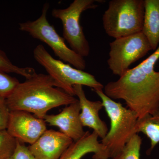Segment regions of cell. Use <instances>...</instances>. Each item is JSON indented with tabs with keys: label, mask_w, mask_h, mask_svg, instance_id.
Masks as SVG:
<instances>
[{
	"label": "cell",
	"mask_w": 159,
	"mask_h": 159,
	"mask_svg": "<svg viewBox=\"0 0 159 159\" xmlns=\"http://www.w3.org/2000/svg\"><path fill=\"white\" fill-rule=\"evenodd\" d=\"M19 83L16 77L0 72V99H6Z\"/></svg>",
	"instance_id": "d6986e66"
},
{
	"label": "cell",
	"mask_w": 159,
	"mask_h": 159,
	"mask_svg": "<svg viewBox=\"0 0 159 159\" xmlns=\"http://www.w3.org/2000/svg\"><path fill=\"white\" fill-rule=\"evenodd\" d=\"M159 46L146 59L129 69L116 81L108 83L104 93L112 99L124 100L138 120L154 112L159 105Z\"/></svg>",
	"instance_id": "6da1fadb"
},
{
	"label": "cell",
	"mask_w": 159,
	"mask_h": 159,
	"mask_svg": "<svg viewBox=\"0 0 159 159\" xmlns=\"http://www.w3.org/2000/svg\"><path fill=\"white\" fill-rule=\"evenodd\" d=\"M49 6L47 3L44 5L42 13L35 20L20 23V30L45 43L55 55L64 62L68 63L75 68L82 70H85L86 64L84 58L67 46L65 40L60 36L54 26L51 25L47 19Z\"/></svg>",
	"instance_id": "8992f818"
},
{
	"label": "cell",
	"mask_w": 159,
	"mask_h": 159,
	"mask_svg": "<svg viewBox=\"0 0 159 159\" xmlns=\"http://www.w3.org/2000/svg\"><path fill=\"white\" fill-rule=\"evenodd\" d=\"M10 114L6 99H0V130L7 129Z\"/></svg>",
	"instance_id": "44dd1931"
},
{
	"label": "cell",
	"mask_w": 159,
	"mask_h": 159,
	"mask_svg": "<svg viewBox=\"0 0 159 159\" xmlns=\"http://www.w3.org/2000/svg\"><path fill=\"white\" fill-rule=\"evenodd\" d=\"M73 142L61 132L47 129L28 148L34 159H59Z\"/></svg>",
	"instance_id": "30bf717a"
},
{
	"label": "cell",
	"mask_w": 159,
	"mask_h": 159,
	"mask_svg": "<svg viewBox=\"0 0 159 159\" xmlns=\"http://www.w3.org/2000/svg\"><path fill=\"white\" fill-rule=\"evenodd\" d=\"M48 74L34 73L19 83L6 99L10 111H24L43 119L50 110L78 101L74 96L59 89Z\"/></svg>",
	"instance_id": "7a4b0ae2"
},
{
	"label": "cell",
	"mask_w": 159,
	"mask_h": 159,
	"mask_svg": "<svg viewBox=\"0 0 159 159\" xmlns=\"http://www.w3.org/2000/svg\"><path fill=\"white\" fill-rule=\"evenodd\" d=\"M144 0H111L102 15L103 29L115 39L142 32Z\"/></svg>",
	"instance_id": "277c9868"
},
{
	"label": "cell",
	"mask_w": 159,
	"mask_h": 159,
	"mask_svg": "<svg viewBox=\"0 0 159 159\" xmlns=\"http://www.w3.org/2000/svg\"><path fill=\"white\" fill-rule=\"evenodd\" d=\"M142 140L138 134L133 136L130 140L112 159H140Z\"/></svg>",
	"instance_id": "e0dca14e"
},
{
	"label": "cell",
	"mask_w": 159,
	"mask_h": 159,
	"mask_svg": "<svg viewBox=\"0 0 159 159\" xmlns=\"http://www.w3.org/2000/svg\"><path fill=\"white\" fill-rule=\"evenodd\" d=\"M80 107L79 100L66 106L60 113L47 115L44 118L51 126L58 127L61 132L70 138L74 142L82 139L86 132L80 119Z\"/></svg>",
	"instance_id": "8fae6325"
},
{
	"label": "cell",
	"mask_w": 159,
	"mask_h": 159,
	"mask_svg": "<svg viewBox=\"0 0 159 159\" xmlns=\"http://www.w3.org/2000/svg\"><path fill=\"white\" fill-rule=\"evenodd\" d=\"M152 50L142 32L114 40L110 43L107 60L109 68L119 77L129 70L134 63Z\"/></svg>",
	"instance_id": "ba28073f"
},
{
	"label": "cell",
	"mask_w": 159,
	"mask_h": 159,
	"mask_svg": "<svg viewBox=\"0 0 159 159\" xmlns=\"http://www.w3.org/2000/svg\"><path fill=\"white\" fill-rule=\"evenodd\" d=\"M33 55L37 62L44 68L48 74L55 80L57 88L71 96H75L73 87L75 85L86 86L93 91L104 88V86L93 75L55 59L43 45L35 47Z\"/></svg>",
	"instance_id": "5b68a950"
},
{
	"label": "cell",
	"mask_w": 159,
	"mask_h": 159,
	"mask_svg": "<svg viewBox=\"0 0 159 159\" xmlns=\"http://www.w3.org/2000/svg\"><path fill=\"white\" fill-rule=\"evenodd\" d=\"M94 91L101 99L110 120L111 128L100 142L102 151L98 154L93 155V158L112 159L123 149L133 136L137 134L135 128L138 118L133 111L107 97L102 90Z\"/></svg>",
	"instance_id": "3957f363"
},
{
	"label": "cell",
	"mask_w": 159,
	"mask_h": 159,
	"mask_svg": "<svg viewBox=\"0 0 159 159\" xmlns=\"http://www.w3.org/2000/svg\"><path fill=\"white\" fill-rule=\"evenodd\" d=\"M73 87L80 105V116L83 126L92 129L99 138L103 139L108 133V128L99 117V111L103 108L102 101L88 99L82 85H75Z\"/></svg>",
	"instance_id": "7c38bea8"
},
{
	"label": "cell",
	"mask_w": 159,
	"mask_h": 159,
	"mask_svg": "<svg viewBox=\"0 0 159 159\" xmlns=\"http://www.w3.org/2000/svg\"><path fill=\"white\" fill-rule=\"evenodd\" d=\"M95 2L94 0H74L67 8L54 9L51 13L53 17L61 20L63 38L70 48L83 57L89 56L90 48L80 19L83 11L97 8Z\"/></svg>",
	"instance_id": "52a82bcc"
},
{
	"label": "cell",
	"mask_w": 159,
	"mask_h": 159,
	"mask_svg": "<svg viewBox=\"0 0 159 159\" xmlns=\"http://www.w3.org/2000/svg\"><path fill=\"white\" fill-rule=\"evenodd\" d=\"M136 133H142L150 141V148L148 151L150 153L159 143V105L151 115H148L138 120L135 128Z\"/></svg>",
	"instance_id": "9a60e30c"
},
{
	"label": "cell",
	"mask_w": 159,
	"mask_h": 159,
	"mask_svg": "<svg viewBox=\"0 0 159 159\" xmlns=\"http://www.w3.org/2000/svg\"><path fill=\"white\" fill-rule=\"evenodd\" d=\"M17 140L11 136L7 129L0 130V159H7L15 152Z\"/></svg>",
	"instance_id": "ac0fdd59"
},
{
	"label": "cell",
	"mask_w": 159,
	"mask_h": 159,
	"mask_svg": "<svg viewBox=\"0 0 159 159\" xmlns=\"http://www.w3.org/2000/svg\"><path fill=\"white\" fill-rule=\"evenodd\" d=\"M98 135L95 132H86L82 139L74 142L59 159H81L89 153L98 154L102 150V145L98 141Z\"/></svg>",
	"instance_id": "5bb4252c"
},
{
	"label": "cell",
	"mask_w": 159,
	"mask_h": 159,
	"mask_svg": "<svg viewBox=\"0 0 159 159\" xmlns=\"http://www.w3.org/2000/svg\"><path fill=\"white\" fill-rule=\"evenodd\" d=\"M47 130L46 122L43 119L26 111H10L7 130L20 142L32 145Z\"/></svg>",
	"instance_id": "9c48e42d"
},
{
	"label": "cell",
	"mask_w": 159,
	"mask_h": 159,
	"mask_svg": "<svg viewBox=\"0 0 159 159\" xmlns=\"http://www.w3.org/2000/svg\"><path fill=\"white\" fill-rule=\"evenodd\" d=\"M7 159H34L28 146L17 140L16 148L13 154Z\"/></svg>",
	"instance_id": "ffe728a7"
},
{
	"label": "cell",
	"mask_w": 159,
	"mask_h": 159,
	"mask_svg": "<svg viewBox=\"0 0 159 159\" xmlns=\"http://www.w3.org/2000/svg\"><path fill=\"white\" fill-rule=\"evenodd\" d=\"M145 12L142 32L155 51L159 46V0H144Z\"/></svg>",
	"instance_id": "4fadbf2b"
},
{
	"label": "cell",
	"mask_w": 159,
	"mask_h": 159,
	"mask_svg": "<svg viewBox=\"0 0 159 159\" xmlns=\"http://www.w3.org/2000/svg\"><path fill=\"white\" fill-rule=\"evenodd\" d=\"M0 72L9 74L13 73L21 75L26 79L30 78L36 73L34 69L31 67H20L13 64L6 53L0 48Z\"/></svg>",
	"instance_id": "2e32d148"
}]
</instances>
